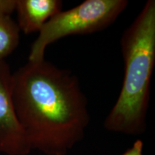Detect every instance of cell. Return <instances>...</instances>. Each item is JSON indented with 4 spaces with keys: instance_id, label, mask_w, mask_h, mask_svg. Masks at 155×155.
Returning <instances> with one entry per match:
<instances>
[{
    "instance_id": "6da1fadb",
    "label": "cell",
    "mask_w": 155,
    "mask_h": 155,
    "mask_svg": "<svg viewBox=\"0 0 155 155\" xmlns=\"http://www.w3.org/2000/svg\"><path fill=\"white\" fill-rule=\"evenodd\" d=\"M12 101L31 150L46 155H66L90 122L76 75L45 59L12 73Z\"/></svg>"
},
{
    "instance_id": "7a4b0ae2",
    "label": "cell",
    "mask_w": 155,
    "mask_h": 155,
    "mask_svg": "<svg viewBox=\"0 0 155 155\" xmlns=\"http://www.w3.org/2000/svg\"><path fill=\"white\" fill-rule=\"evenodd\" d=\"M124 75L117 100L106 116L108 131L138 135L147 128L150 85L155 64V1L148 0L123 32Z\"/></svg>"
},
{
    "instance_id": "3957f363",
    "label": "cell",
    "mask_w": 155,
    "mask_h": 155,
    "mask_svg": "<svg viewBox=\"0 0 155 155\" xmlns=\"http://www.w3.org/2000/svg\"><path fill=\"white\" fill-rule=\"evenodd\" d=\"M128 4L127 0H86L68 10L60 12L38 32L31 46L28 61L45 59L48 46L65 37L105 30L115 22Z\"/></svg>"
},
{
    "instance_id": "277c9868",
    "label": "cell",
    "mask_w": 155,
    "mask_h": 155,
    "mask_svg": "<svg viewBox=\"0 0 155 155\" xmlns=\"http://www.w3.org/2000/svg\"><path fill=\"white\" fill-rule=\"evenodd\" d=\"M30 152L13 105L12 73L5 60L0 61V152L27 155Z\"/></svg>"
},
{
    "instance_id": "5b68a950",
    "label": "cell",
    "mask_w": 155,
    "mask_h": 155,
    "mask_svg": "<svg viewBox=\"0 0 155 155\" xmlns=\"http://www.w3.org/2000/svg\"><path fill=\"white\" fill-rule=\"evenodd\" d=\"M60 0H16L19 30L25 34L40 32L43 25L62 11Z\"/></svg>"
},
{
    "instance_id": "8992f818",
    "label": "cell",
    "mask_w": 155,
    "mask_h": 155,
    "mask_svg": "<svg viewBox=\"0 0 155 155\" xmlns=\"http://www.w3.org/2000/svg\"><path fill=\"white\" fill-rule=\"evenodd\" d=\"M19 32L11 15L0 14V61H4L18 46Z\"/></svg>"
},
{
    "instance_id": "52a82bcc",
    "label": "cell",
    "mask_w": 155,
    "mask_h": 155,
    "mask_svg": "<svg viewBox=\"0 0 155 155\" xmlns=\"http://www.w3.org/2000/svg\"><path fill=\"white\" fill-rule=\"evenodd\" d=\"M16 8V0H0V14L11 15Z\"/></svg>"
},
{
    "instance_id": "ba28073f",
    "label": "cell",
    "mask_w": 155,
    "mask_h": 155,
    "mask_svg": "<svg viewBox=\"0 0 155 155\" xmlns=\"http://www.w3.org/2000/svg\"><path fill=\"white\" fill-rule=\"evenodd\" d=\"M143 142L141 140H137L132 147L123 153L121 155H143Z\"/></svg>"
}]
</instances>
